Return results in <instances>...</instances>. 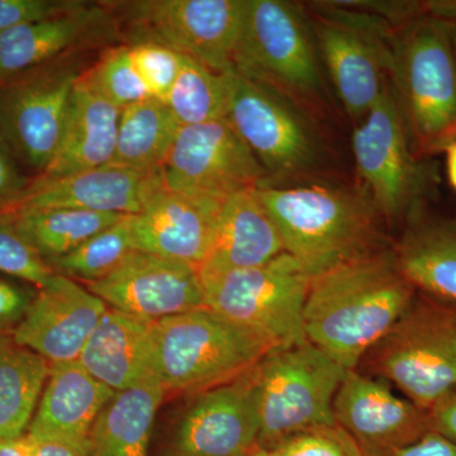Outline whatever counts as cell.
<instances>
[{"instance_id": "cell-1", "label": "cell", "mask_w": 456, "mask_h": 456, "mask_svg": "<svg viewBox=\"0 0 456 456\" xmlns=\"http://www.w3.org/2000/svg\"><path fill=\"white\" fill-rule=\"evenodd\" d=\"M417 290L393 248L375 251L312 279L305 338L346 370L359 367L410 307Z\"/></svg>"}, {"instance_id": "cell-2", "label": "cell", "mask_w": 456, "mask_h": 456, "mask_svg": "<svg viewBox=\"0 0 456 456\" xmlns=\"http://www.w3.org/2000/svg\"><path fill=\"white\" fill-rule=\"evenodd\" d=\"M284 251L312 279L388 248L382 216L367 197L326 187L257 189Z\"/></svg>"}, {"instance_id": "cell-3", "label": "cell", "mask_w": 456, "mask_h": 456, "mask_svg": "<svg viewBox=\"0 0 456 456\" xmlns=\"http://www.w3.org/2000/svg\"><path fill=\"white\" fill-rule=\"evenodd\" d=\"M389 74L412 151L443 152L456 141V61L449 18L434 4L398 27Z\"/></svg>"}, {"instance_id": "cell-4", "label": "cell", "mask_w": 456, "mask_h": 456, "mask_svg": "<svg viewBox=\"0 0 456 456\" xmlns=\"http://www.w3.org/2000/svg\"><path fill=\"white\" fill-rule=\"evenodd\" d=\"M155 367L165 391L198 395L253 369L274 345L208 307L156 321Z\"/></svg>"}, {"instance_id": "cell-5", "label": "cell", "mask_w": 456, "mask_h": 456, "mask_svg": "<svg viewBox=\"0 0 456 456\" xmlns=\"http://www.w3.org/2000/svg\"><path fill=\"white\" fill-rule=\"evenodd\" d=\"M359 367L428 412L456 387V305L417 292Z\"/></svg>"}, {"instance_id": "cell-6", "label": "cell", "mask_w": 456, "mask_h": 456, "mask_svg": "<svg viewBox=\"0 0 456 456\" xmlns=\"http://www.w3.org/2000/svg\"><path fill=\"white\" fill-rule=\"evenodd\" d=\"M346 371L308 341L270 350L254 368L259 449L336 424L332 406Z\"/></svg>"}, {"instance_id": "cell-7", "label": "cell", "mask_w": 456, "mask_h": 456, "mask_svg": "<svg viewBox=\"0 0 456 456\" xmlns=\"http://www.w3.org/2000/svg\"><path fill=\"white\" fill-rule=\"evenodd\" d=\"M206 305L237 325L289 347L307 341L305 305L312 278L289 254L256 268L200 273Z\"/></svg>"}, {"instance_id": "cell-8", "label": "cell", "mask_w": 456, "mask_h": 456, "mask_svg": "<svg viewBox=\"0 0 456 456\" xmlns=\"http://www.w3.org/2000/svg\"><path fill=\"white\" fill-rule=\"evenodd\" d=\"M353 150L367 198L384 220L408 224L424 213L434 175L412 151L391 84L354 131Z\"/></svg>"}, {"instance_id": "cell-9", "label": "cell", "mask_w": 456, "mask_h": 456, "mask_svg": "<svg viewBox=\"0 0 456 456\" xmlns=\"http://www.w3.org/2000/svg\"><path fill=\"white\" fill-rule=\"evenodd\" d=\"M108 5L127 27L128 45H161L218 73L233 70L245 0H134Z\"/></svg>"}, {"instance_id": "cell-10", "label": "cell", "mask_w": 456, "mask_h": 456, "mask_svg": "<svg viewBox=\"0 0 456 456\" xmlns=\"http://www.w3.org/2000/svg\"><path fill=\"white\" fill-rule=\"evenodd\" d=\"M233 70L281 94L314 97L321 75L301 12L281 0H245Z\"/></svg>"}, {"instance_id": "cell-11", "label": "cell", "mask_w": 456, "mask_h": 456, "mask_svg": "<svg viewBox=\"0 0 456 456\" xmlns=\"http://www.w3.org/2000/svg\"><path fill=\"white\" fill-rule=\"evenodd\" d=\"M77 53L60 57L0 86V134L18 161L41 175L55 155L75 84Z\"/></svg>"}, {"instance_id": "cell-12", "label": "cell", "mask_w": 456, "mask_h": 456, "mask_svg": "<svg viewBox=\"0 0 456 456\" xmlns=\"http://www.w3.org/2000/svg\"><path fill=\"white\" fill-rule=\"evenodd\" d=\"M226 119L269 178L305 174L316 164V140L289 99L235 70L228 73Z\"/></svg>"}, {"instance_id": "cell-13", "label": "cell", "mask_w": 456, "mask_h": 456, "mask_svg": "<svg viewBox=\"0 0 456 456\" xmlns=\"http://www.w3.org/2000/svg\"><path fill=\"white\" fill-rule=\"evenodd\" d=\"M322 5L314 25L330 77L351 118L362 121L382 95L391 70L395 31L367 14L355 16L335 3Z\"/></svg>"}, {"instance_id": "cell-14", "label": "cell", "mask_w": 456, "mask_h": 456, "mask_svg": "<svg viewBox=\"0 0 456 456\" xmlns=\"http://www.w3.org/2000/svg\"><path fill=\"white\" fill-rule=\"evenodd\" d=\"M269 175L226 118L180 127L163 167L165 187L226 200Z\"/></svg>"}, {"instance_id": "cell-15", "label": "cell", "mask_w": 456, "mask_h": 456, "mask_svg": "<svg viewBox=\"0 0 456 456\" xmlns=\"http://www.w3.org/2000/svg\"><path fill=\"white\" fill-rule=\"evenodd\" d=\"M336 425L365 456H395L431 431L426 411L399 397L380 378L347 370L334 399Z\"/></svg>"}, {"instance_id": "cell-16", "label": "cell", "mask_w": 456, "mask_h": 456, "mask_svg": "<svg viewBox=\"0 0 456 456\" xmlns=\"http://www.w3.org/2000/svg\"><path fill=\"white\" fill-rule=\"evenodd\" d=\"M86 289L114 310L154 322L207 307L198 266L142 251Z\"/></svg>"}, {"instance_id": "cell-17", "label": "cell", "mask_w": 456, "mask_h": 456, "mask_svg": "<svg viewBox=\"0 0 456 456\" xmlns=\"http://www.w3.org/2000/svg\"><path fill=\"white\" fill-rule=\"evenodd\" d=\"M224 200L161 185L140 213L130 216L132 246L200 268L211 250Z\"/></svg>"}, {"instance_id": "cell-18", "label": "cell", "mask_w": 456, "mask_h": 456, "mask_svg": "<svg viewBox=\"0 0 456 456\" xmlns=\"http://www.w3.org/2000/svg\"><path fill=\"white\" fill-rule=\"evenodd\" d=\"M254 368L197 395L180 425L178 456H251L259 449Z\"/></svg>"}, {"instance_id": "cell-19", "label": "cell", "mask_w": 456, "mask_h": 456, "mask_svg": "<svg viewBox=\"0 0 456 456\" xmlns=\"http://www.w3.org/2000/svg\"><path fill=\"white\" fill-rule=\"evenodd\" d=\"M107 310L99 297L55 273L33 298L14 330L13 341L40 354L51 364L77 362Z\"/></svg>"}, {"instance_id": "cell-20", "label": "cell", "mask_w": 456, "mask_h": 456, "mask_svg": "<svg viewBox=\"0 0 456 456\" xmlns=\"http://www.w3.org/2000/svg\"><path fill=\"white\" fill-rule=\"evenodd\" d=\"M161 185L163 169L139 171L113 164L57 178L37 176L13 212L70 208L137 215L150 194Z\"/></svg>"}, {"instance_id": "cell-21", "label": "cell", "mask_w": 456, "mask_h": 456, "mask_svg": "<svg viewBox=\"0 0 456 456\" xmlns=\"http://www.w3.org/2000/svg\"><path fill=\"white\" fill-rule=\"evenodd\" d=\"M113 18L103 3L79 2L64 13L0 33V86L110 36Z\"/></svg>"}, {"instance_id": "cell-22", "label": "cell", "mask_w": 456, "mask_h": 456, "mask_svg": "<svg viewBox=\"0 0 456 456\" xmlns=\"http://www.w3.org/2000/svg\"><path fill=\"white\" fill-rule=\"evenodd\" d=\"M27 436L53 441L90 456V434L116 395L79 362L51 364L49 379Z\"/></svg>"}, {"instance_id": "cell-23", "label": "cell", "mask_w": 456, "mask_h": 456, "mask_svg": "<svg viewBox=\"0 0 456 456\" xmlns=\"http://www.w3.org/2000/svg\"><path fill=\"white\" fill-rule=\"evenodd\" d=\"M154 330V321L108 308L77 362L114 392L159 382Z\"/></svg>"}, {"instance_id": "cell-24", "label": "cell", "mask_w": 456, "mask_h": 456, "mask_svg": "<svg viewBox=\"0 0 456 456\" xmlns=\"http://www.w3.org/2000/svg\"><path fill=\"white\" fill-rule=\"evenodd\" d=\"M119 116L121 108L90 88L80 75L71 94L55 155L38 176L57 178L110 164Z\"/></svg>"}, {"instance_id": "cell-25", "label": "cell", "mask_w": 456, "mask_h": 456, "mask_svg": "<svg viewBox=\"0 0 456 456\" xmlns=\"http://www.w3.org/2000/svg\"><path fill=\"white\" fill-rule=\"evenodd\" d=\"M256 191H240L224 200L211 250L198 268L200 273L256 268L285 253Z\"/></svg>"}, {"instance_id": "cell-26", "label": "cell", "mask_w": 456, "mask_h": 456, "mask_svg": "<svg viewBox=\"0 0 456 456\" xmlns=\"http://www.w3.org/2000/svg\"><path fill=\"white\" fill-rule=\"evenodd\" d=\"M393 253L417 292L456 305V218L421 213L408 222Z\"/></svg>"}, {"instance_id": "cell-27", "label": "cell", "mask_w": 456, "mask_h": 456, "mask_svg": "<svg viewBox=\"0 0 456 456\" xmlns=\"http://www.w3.org/2000/svg\"><path fill=\"white\" fill-rule=\"evenodd\" d=\"M167 391L149 382L116 392L90 434V456H149L156 413Z\"/></svg>"}, {"instance_id": "cell-28", "label": "cell", "mask_w": 456, "mask_h": 456, "mask_svg": "<svg viewBox=\"0 0 456 456\" xmlns=\"http://www.w3.org/2000/svg\"><path fill=\"white\" fill-rule=\"evenodd\" d=\"M180 127L159 99L147 97L123 107L110 164L139 171L163 169Z\"/></svg>"}, {"instance_id": "cell-29", "label": "cell", "mask_w": 456, "mask_h": 456, "mask_svg": "<svg viewBox=\"0 0 456 456\" xmlns=\"http://www.w3.org/2000/svg\"><path fill=\"white\" fill-rule=\"evenodd\" d=\"M50 369L51 362L40 354L0 340V441L23 437Z\"/></svg>"}, {"instance_id": "cell-30", "label": "cell", "mask_w": 456, "mask_h": 456, "mask_svg": "<svg viewBox=\"0 0 456 456\" xmlns=\"http://www.w3.org/2000/svg\"><path fill=\"white\" fill-rule=\"evenodd\" d=\"M9 215L49 265L128 216L70 208L23 209Z\"/></svg>"}, {"instance_id": "cell-31", "label": "cell", "mask_w": 456, "mask_h": 456, "mask_svg": "<svg viewBox=\"0 0 456 456\" xmlns=\"http://www.w3.org/2000/svg\"><path fill=\"white\" fill-rule=\"evenodd\" d=\"M228 73H218L183 55L178 77L165 102L182 127L226 118Z\"/></svg>"}, {"instance_id": "cell-32", "label": "cell", "mask_w": 456, "mask_h": 456, "mask_svg": "<svg viewBox=\"0 0 456 456\" xmlns=\"http://www.w3.org/2000/svg\"><path fill=\"white\" fill-rule=\"evenodd\" d=\"M130 216H125L66 256L53 261L51 268L65 277L83 279L86 283L106 278L134 251L131 240Z\"/></svg>"}, {"instance_id": "cell-33", "label": "cell", "mask_w": 456, "mask_h": 456, "mask_svg": "<svg viewBox=\"0 0 456 456\" xmlns=\"http://www.w3.org/2000/svg\"><path fill=\"white\" fill-rule=\"evenodd\" d=\"M82 79L99 95L121 110L150 97L132 62L128 45L104 51L92 68L86 69Z\"/></svg>"}, {"instance_id": "cell-34", "label": "cell", "mask_w": 456, "mask_h": 456, "mask_svg": "<svg viewBox=\"0 0 456 456\" xmlns=\"http://www.w3.org/2000/svg\"><path fill=\"white\" fill-rule=\"evenodd\" d=\"M0 273L44 288L55 274L49 263L18 230L9 213H0Z\"/></svg>"}, {"instance_id": "cell-35", "label": "cell", "mask_w": 456, "mask_h": 456, "mask_svg": "<svg viewBox=\"0 0 456 456\" xmlns=\"http://www.w3.org/2000/svg\"><path fill=\"white\" fill-rule=\"evenodd\" d=\"M264 452L266 456H365L353 437L336 424L299 432Z\"/></svg>"}, {"instance_id": "cell-36", "label": "cell", "mask_w": 456, "mask_h": 456, "mask_svg": "<svg viewBox=\"0 0 456 456\" xmlns=\"http://www.w3.org/2000/svg\"><path fill=\"white\" fill-rule=\"evenodd\" d=\"M132 62L145 84L150 97L167 102L176 77H178L183 55L161 45H128Z\"/></svg>"}, {"instance_id": "cell-37", "label": "cell", "mask_w": 456, "mask_h": 456, "mask_svg": "<svg viewBox=\"0 0 456 456\" xmlns=\"http://www.w3.org/2000/svg\"><path fill=\"white\" fill-rule=\"evenodd\" d=\"M77 3L73 0H0V33L64 13Z\"/></svg>"}, {"instance_id": "cell-38", "label": "cell", "mask_w": 456, "mask_h": 456, "mask_svg": "<svg viewBox=\"0 0 456 456\" xmlns=\"http://www.w3.org/2000/svg\"><path fill=\"white\" fill-rule=\"evenodd\" d=\"M20 167V161L7 141L0 134V213H11L17 208L31 184Z\"/></svg>"}, {"instance_id": "cell-39", "label": "cell", "mask_w": 456, "mask_h": 456, "mask_svg": "<svg viewBox=\"0 0 456 456\" xmlns=\"http://www.w3.org/2000/svg\"><path fill=\"white\" fill-rule=\"evenodd\" d=\"M33 301L31 293L0 279V330L18 323L26 316Z\"/></svg>"}, {"instance_id": "cell-40", "label": "cell", "mask_w": 456, "mask_h": 456, "mask_svg": "<svg viewBox=\"0 0 456 456\" xmlns=\"http://www.w3.org/2000/svg\"><path fill=\"white\" fill-rule=\"evenodd\" d=\"M431 430L439 432L456 446V387L428 411Z\"/></svg>"}, {"instance_id": "cell-41", "label": "cell", "mask_w": 456, "mask_h": 456, "mask_svg": "<svg viewBox=\"0 0 456 456\" xmlns=\"http://www.w3.org/2000/svg\"><path fill=\"white\" fill-rule=\"evenodd\" d=\"M395 456H456V446L439 432L431 430Z\"/></svg>"}, {"instance_id": "cell-42", "label": "cell", "mask_w": 456, "mask_h": 456, "mask_svg": "<svg viewBox=\"0 0 456 456\" xmlns=\"http://www.w3.org/2000/svg\"><path fill=\"white\" fill-rule=\"evenodd\" d=\"M28 437L32 456H86L64 444L35 440Z\"/></svg>"}, {"instance_id": "cell-43", "label": "cell", "mask_w": 456, "mask_h": 456, "mask_svg": "<svg viewBox=\"0 0 456 456\" xmlns=\"http://www.w3.org/2000/svg\"><path fill=\"white\" fill-rule=\"evenodd\" d=\"M0 456H32L28 437L12 441H0Z\"/></svg>"}, {"instance_id": "cell-44", "label": "cell", "mask_w": 456, "mask_h": 456, "mask_svg": "<svg viewBox=\"0 0 456 456\" xmlns=\"http://www.w3.org/2000/svg\"><path fill=\"white\" fill-rule=\"evenodd\" d=\"M443 152L445 154L446 173H448L450 185L456 191V141L446 146Z\"/></svg>"}, {"instance_id": "cell-45", "label": "cell", "mask_w": 456, "mask_h": 456, "mask_svg": "<svg viewBox=\"0 0 456 456\" xmlns=\"http://www.w3.org/2000/svg\"><path fill=\"white\" fill-rule=\"evenodd\" d=\"M448 18L450 22V37H452V51H454L456 61V3L450 5Z\"/></svg>"}, {"instance_id": "cell-46", "label": "cell", "mask_w": 456, "mask_h": 456, "mask_svg": "<svg viewBox=\"0 0 456 456\" xmlns=\"http://www.w3.org/2000/svg\"><path fill=\"white\" fill-rule=\"evenodd\" d=\"M251 456H266V454L265 452H264V450L257 449L256 452H255L254 454Z\"/></svg>"}]
</instances>
